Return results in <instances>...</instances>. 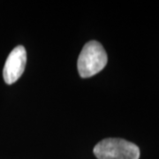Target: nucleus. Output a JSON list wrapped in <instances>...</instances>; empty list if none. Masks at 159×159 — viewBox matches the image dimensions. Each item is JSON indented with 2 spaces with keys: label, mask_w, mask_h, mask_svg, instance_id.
Wrapping results in <instances>:
<instances>
[{
  "label": "nucleus",
  "mask_w": 159,
  "mask_h": 159,
  "mask_svg": "<svg viewBox=\"0 0 159 159\" xmlns=\"http://www.w3.org/2000/svg\"><path fill=\"white\" fill-rule=\"evenodd\" d=\"M108 62V57L102 45L90 41L83 46L78 57L77 67L80 77L89 78L101 72Z\"/></svg>",
  "instance_id": "1"
},
{
  "label": "nucleus",
  "mask_w": 159,
  "mask_h": 159,
  "mask_svg": "<svg viewBox=\"0 0 159 159\" xmlns=\"http://www.w3.org/2000/svg\"><path fill=\"white\" fill-rule=\"evenodd\" d=\"M97 159H139L140 148L136 144L120 138H106L93 149Z\"/></svg>",
  "instance_id": "2"
},
{
  "label": "nucleus",
  "mask_w": 159,
  "mask_h": 159,
  "mask_svg": "<svg viewBox=\"0 0 159 159\" xmlns=\"http://www.w3.org/2000/svg\"><path fill=\"white\" fill-rule=\"evenodd\" d=\"M27 63V51L21 45L15 47L6 58L3 77L6 84L16 82L22 75Z\"/></svg>",
  "instance_id": "3"
}]
</instances>
